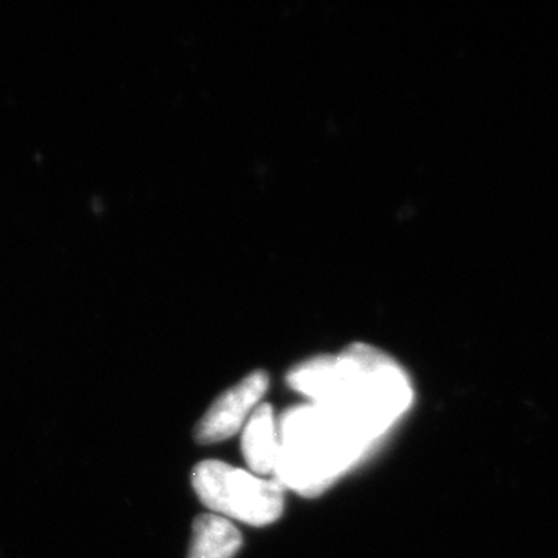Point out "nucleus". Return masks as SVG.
Masks as SVG:
<instances>
[{"label": "nucleus", "mask_w": 558, "mask_h": 558, "mask_svg": "<svg viewBox=\"0 0 558 558\" xmlns=\"http://www.w3.org/2000/svg\"><path fill=\"white\" fill-rule=\"evenodd\" d=\"M288 381L371 447L412 403V387L400 365L364 343L338 356L306 360L288 374Z\"/></svg>", "instance_id": "f257e3e1"}, {"label": "nucleus", "mask_w": 558, "mask_h": 558, "mask_svg": "<svg viewBox=\"0 0 558 558\" xmlns=\"http://www.w3.org/2000/svg\"><path fill=\"white\" fill-rule=\"evenodd\" d=\"M369 442L318 405L286 412L279 423L274 474L280 486L315 497L364 458Z\"/></svg>", "instance_id": "f03ea898"}, {"label": "nucleus", "mask_w": 558, "mask_h": 558, "mask_svg": "<svg viewBox=\"0 0 558 558\" xmlns=\"http://www.w3.org/2000/svg\"><path fill=\"white\" fill-rule=\"evenodd\" d=\"M192 486L214 515L250 526H268L284 511V488L222 461H203L192 472Z\"/></svg>", "instance_id": "7ed1b4c3"}, {"label": "nucleus", "mask_w": 558, "mask_h": 558, "mask_svg": "<svg viewBox=\"0 0 558 558\" xmlns=\"http://www.w3.org/2000/svg\"><path fill=\"white\" fill-rule=\"evenodd\" d=\"M266 371H253L246 378L222 392L195 427V441L201 445L221 442L235 436L246 425L268 390Z\"/></svg>", "instance_id": "20e7f679"}, {"label": "nucleus", "mask_w": 558, "mask_h": 558, "mask_svg": "<svg viewBox=\"0 0 558 558\" xmlns=\"http://www.w3.org/2000/svg\"><path fill=\"white\" fill-rule=\"evenodd\" d=\"M279 450V425L271 405H258L244 425L243 453L250 472L257 477L274 474Z\"/></svg>", "instance_id": "39448f33"}, {"label": "nucleus", "mask_w": 558, "mask_h": 558, "mask_svg": "<svg viewBox=\"0 0 558 558\" xmlns=\"http://www.w3.org/2000/svg\"><path fill=\"white\" fill-rule=\"evenodd\" d=\"M243 546V535L225 517H197L192 527V541L186 558H233Z\"/></svg>", "instance_id": "423d86ee"}]
</instances>
